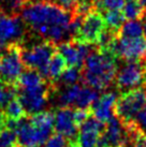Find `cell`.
<instances>
[{
  "mask_svg": "<svg viewBox=\"0 0 146 147\" xmlns=\"http://www.w3.org/2000/svg\"><path fill=\"white\" fill-rule=\"evenodd\" d=\"M81 81L98 91L107 89L115 81L117 58L98 46L87 56L81 69Z\"/></svg>",
  "mask_w": 146,
  "mask_h": 147,
  "instance_id": "obj_1",
  "label": "cell"
},
{
  "mask_svg": "<svg viewBox=\"0 0 146 147\" xmlns=\"http://www.w3.org/2000/svg\"><path fill=\"white\" fill-rule=\"evenodd\" d=\"M22 20L34 30L41 26H65L69 27L73 13L53 1L41 0L29 2L22 10Z\"/></svg>",
  "mask_w": 146,
  "mask_h": 147,
  "instance_id": "obj_2",
  "label": "cell"
},
{
  "mask_svg": "<svg viewBox=\"0 0 146 147\" xmlns=\"http://www.w3.org/2000/svg\"><path fill=\"white\" fill-rule=\"evenodd\" d=\"M146 104V89L138 87L119 94L115 105L114 115L124 125L135 121L140 111Z\"/></svg>",
  "mask_w": 146,
  "mask_h": 147,
  "instance_id": "obj_3",
  "label": "cell"
},
{
  "mask_svg": "<svg viewBox=\"0 0 146 147\" xmlns=\"http://www.w3.org/2000/svg\"><path fill=\"white\" fill-rule=\"evenodd\" d=\"M57 52V44L46 40L43 43L33 45L30 49H22V59L25 68L36 70L43 78H47L49 59Z\"/></svg>",
  "mask_w": 146,
  "mask_h": 147,
  "instance_id": "obj_4",
  "label": "cell"
},
{
  "mask_svg": "<svg viewBox=\"0 0 146 147\" xmlns=\"http://www.w3.org/2000/svg\"><path fill=\"white\" fill-rule=\"evenodd\" d=\"M109 53L122 61H145L146 38H120L118 37L110 46Z\"/></svg>",
  "mask_w": 146,
  "mask_h": 147,
  "instance_id": "obj_5",
  "label": "cell"
},
{
  "mask_svg": "<svg viewBox=\"0 0 146 147\" xmlns=\"http://www.w3.org/2000/svg\"><path fill=\"white\" fill-rule=\"evenodd\" d=\"M23 47L18 43L9 44L0 59V78L9 85H15L17 78L24 71V62L22 59Z\"/></svg>",
  "mask_w": 146,
  "mask_h": 147,
  "instance_id": "obj_6",
  "label": "cell"
},
{
  "mask_svg": "<svg viewBox=\"0 0 146 147\" xmlns=\"http://www.w3.org/2000/svg\"><path fill=\"white\" fill-rule=\"evenodd\" d=\"M145 78V61H124L122 68L117 70L114 83L119 94H122L143 85Z\"/></svg>",
  "mask_w": 146,
  "mask_h": 147,
  "instance_id": "obj_7",
  "label": "cell"
},
{
  "mask_svg": "<svg viewBox=\"0 0 146 147\" xmlns=\"http://www.w3.org/2000/svg\"><path fill=\"white\" fill-rule=\"evenodd\" d=\"M105 27V22L102 13L93 10L84 16L81 27L72 40L90 45H98L99 38Z\"/></svg>",
  "mask_w": 146,
  "mask_h": 147,
  "instance_id": "obj_8",
  "label": "cell"
},
{
  "mask_svg": "<svg viewBox=\"0 0 146 147\" xmlns=\"http://www.w3.org/2000/svg\"><path fill=\"white\" fill-rule=\"evenodd\" d=\"M55 88V85L51 83L47 84L45 82L42 85L36 86L30 89H17V94L22 105L24 106L26 113L34 114L36 112H40L45 106L49 96L51 94L52 89Z\"/></svg>",
  "mask_w": 146,
  "mask_h": 147,
  "instance_id": "obj_9",
  "label": "cell"
},
{
  "mask_svg": "<svg viewBox=\"0 0 146 147\" xmlns=\"http://www.w3.org/2000/svg\"><path fill=\"white\" fill-rule=\"evenodd\" d=\"M25 32L24 21L17 15L0 10V49L9 44L18 43Z\"/></svg>",
  "mask_w": 146,
  "mask_h": 147,
  "instance_id": "obj_10",
  "label": "cell"
},
{
  "mask_svg": "<svg viewBox=\"0 0 146 147\" xmlns=\"http://www.w3.org/2000/svg\"><path fill=\"white\" fill-rule=\"evenodd\" d=\"M17 136V145L20 147H34L40 146L49 140L51 134L38 130L29 118H22L17 121L15 129Z\"/></svg>",
  "mask_w": 146,
  "mask_h": 147,
  "instance_id": "obj_11",
  "label": "cell"
},
{
  "mask_svg": "<svg viewBox=\"0 0 146 147\" xmlns=\"http://www.w3.org/2000/svg\"><path fill=\"white\" fill-rule=\"evenodd\" d=\"M127 142V131L124 123L114 115L106 123L105 130L98 139L97 147H122Z\"/></svg>",
  "mask_w": 146,
  "mask_h": 147,
  "instance_id": "obj_12",
  "label": "cell"
},
{
  "mask_svg": "<svg viewBox=\"0 0 146 147\" xmlns=\"http://www.w3.org/2000/svg\"><path fill=\"white\" fill-rule=\"evenodd\" d=\"M73 112L74 110H72L71 107L65 106L59 109L55 114V130L57 133L64 135L68 140L76 139L78 133V126L74 121Z\"/></svg>",
  "mask_w": 146,
  "mask_h": 147,
  "instance_id": "obj_13",
  "label": "cell"
},
{
  "mask_svg": "<svg viewBox=\"0 0 146 147\" xmlns=\"http://www.w3.org/2000/svg\"><path fill=\"white\" fill-rule=\"evenodd\" d=\"M117 92H105L90 106L91 114L101 123H106L114 116V105L117 100Z\"/></svg>",
  "mask_w": 146,
  "mask_h": 147,
  "instance_id": "obj_14",
  "label": "cell"
},
{
  "mask_svg": "<svg viewBox=\"0 0 146 147\" xmlns=\"http://www.w3.org/2000/svg\"><path fill=\"white\" fill-rule=\"evenodd\" d=\"M57 52L60 53L67 61V65L69 67H77L82 69L83 62L80 57L78 49H77L76 42L74 40H68V41L61 42L57 46Z\"/></svg>",
  "mask_w": 146,
  "mask_h": 147,
  "instance_id": "obj_15",
  "label": "cell"
},
{
  "mask_svg": "<svg viewBox=\"0 0 146 147\" xmlns=\"http://www.w3.org/2000/svg\"><path fill=\"white\" fill-rule=\"evenodd\" d=\"M45 82V78H43L36 70L26 68V70L23 71L20 78H17L15 86L17 89H30L42 85Z\"/></svg>",
  "mask_w": 146,
  "mask_h": 147,
  "instance_id": "obj_16",
  "label": "cell"
},
{
  "mask_svg": "<svg viewBox=\"0 0 146 147\" xmlns=\"http://www.w3.org/2000/svg\"><path fill=\"white\" fill-rule=\"evenodd\" d=\"M29 120L38 130L51 134L54 128V123H55V114L49 111H45V112L40 111L31 115L29 117Z\"/></svg>",
  "mask_w": 146,
  "mask_h": 147,
  "instance_id": "obj_17",
  "label": "cell"
},
{
  "mask_svg": "<svg viewBox=\"0 0 146 147\" xmlns=\"http://www.w3.org/2000/svg\"><path fill=\"white\" fill-rule=\"evenodd\" d=\"M67 68L68 65L64 56L60 53L56 52L49 59L47 65V78L52 81H56L60 78V75L65 72Z\"/></svg>",
  "mask_w": 146,
  "mask_h": 147,
  "instance_id": "obj_18",
  "label": "cell"
},
{
  "mask_svg": "<svg viewBox=\"0 0 146 147\" xmlns=\"http://www.w3.org/2000/svg\"><path fill=\"white\" fill-rule=\"evenodd\" d=\"M122 14L128 21H142L144 17H146L141 0H125L122 7Z\"/></svg>",
  "mask_w": 146,
  "mask_h": 147,
  "instance_id": "obj_19",
  "label": "cell"
},
{
  "mask_svg": "<svg viewBox=\"0 0 146 147\" xmlns=\"http://www.w3.org/2000/svg\"><path fill=\"white\" fill-rule=\"evenodd\" d=\"M99 97L100 96L98 90L85 85V87H82L80 90L74 105L76 106V109H90V106L97 101Z\"/></svg>",
  "mask_w": 146,
  "mask_h": 147,
  "instance_id": "obj_20",
  "label": "cell"
},
{
  "mask_svg": "<svg viewBox=\"0 0 146 147\" xmlns=\"http://www.w3.org/2000/svg\"><path fill=\"white\" fill-rule=\"evenodd\" d=\"M144 32L142 22L139 20L125 22L118 31V37L120 38H138L142 37Z\"/></svg>",
  "mask_w": 146,
  "mask_h": 147,
  "instance_id": "obj_21",
  "label": "cell"
},
{
  "mask_svg": "<svg viewBox=\"0 0 146 147\" xmlns=\"http://www.w3.org/2000/svg\"><path fill=\"white\" fill-rule=\"evenodd\" d=\"M103 17H104L106 28L116 32L117 34L126 20L122 12H120V10H107V12L104 13Z\"/></svg>",
  "mask_w": 146,
  "mask_h": 147,
  "instance_id": "obj_22",
  "label": "cell"
},
{
  "mask_svg": "<svg viewBox=\"0 0 146 147\" xmlns=\"http://www.w3.org/2000/svg\"><path fill=\"white\" fill-rule=\"evenodd\" d=\"M3 114L8 119L20 120L26 116V111H25L24 106L22 105L20 99L15 97L4 105Z\"/></svg>",
  "mask_w": 146,
  "mask_h": 147,
  "instance_id": "obj_23",
  "label": "cell"
},
{
  "mask_svg": "<svg viewBox=\"0 0 146 147\" xmlns=\"http://www.w3.org/2000/svg\"><path fill=\"white\" fill-rule=\"evenodd\" d=\"M100 132L88 129H80L76 136V144L78 147H97Z\"/></svg>",
  "mask_w": 146,
  "mask_h": 147,
  "instance_id": "obj_24",
  "label": "cell"
},
{
  "mask_svg": "<svg viewBox=\"0 0 146 147\" xmlns=\"http://www.w3.org/2000/svg\"><path fill=\"white\" fill-rule=\"evenodd\" d=\"M81 88L82 87L78 84H73V85L67 86L65 89L59 94V103H60V105L62 107L74 105Z\"/></svg>",
  "mask_w": 146,
  "mask_h": 147,
  "instance_id": "obj_25",
  "label": "cell"
},
{
  "mask_svg": "<svg viewBox=\"0 0 146 147\" xmlns=\"http://www.w3.org/2000/svg\"><path fill=\"white\" fill-rule=\"evenodd\" d=\"M27 3L28 0H0V10L8 14L16 15L18 12H22Z\"/></svg>",
  "mask_w": 146,
  "mask_h": 147,
  "instance_id": "obj_26",
  "label": "cell"
},
{
  "mask_svg": "<svg viewBox=\"0 0 146 147\" xmlns=\"http://www.w3.org/2000/svg\"><path fill=\"white\" fill-rule=\"evenodd\" d=\"M17 88L15 85H9L0 78V106H4L7 103L15 98Z\"/></svg>",
  "mask_w": 146,
  "mask_h": 147,
  "instance_id": "obj_27",
  "label": "cell"
},
{
  "mask_svg": "<svg viewBox=\"0 0 146 147\" xmlns=\"http://www.w3.org/2000/svg\"><path fill=\"white\" fill-rule=\"evenodd\" d=\"M82 73H81V69L77 68V67H69L67 68L66 71L60 75V80L61 84H64L66 86H70L73 85V84H76L80 80H81Z\"/></svg>",
  "mask_w": 146,
  "mask_h": 147,
  "instance_id": "obj_28",
  "label": "cell"
},
{
  "mask_svg": "<svg viewBox=\"0 0 146 147\" xmlns=\"http://www.w3.org/2000/svg\"><path fill=\"white\" fill-rule=\"evenodd\" d=\"M17 136L16 132L10 128L4 127L0 131V147H16Z\"/></svg>",
  "mask_w": 146,
  "mask_h": 147,
  "instance_id": "obj_29",
  "label": "cell"
},
{
  "mask_svg": "<svg viewBox=\"0 0 146 147\" xmlns=\"http://www.w3.org/2000/svg\"><path fill=\"white\" fill-rule=\"evenodd\" d=\"M95 9L102 13L105 10H120L124 7L125 0H93Z\"/></svg>",
  "mask_w": 146,
  "mask_h": 147,
  "instance_id": "obj_30",
  "label": "cell"
},
{
  "mask_svg": "<svg viewBox=\"0 0 146 147\" xmlns=\"http://www.w3.org/2000/svg\"><path fill=\"white\" fill-rule=\"evenodd\" d=\"M69 146V140L65 138L64 135L56 133L51 135L49 140L44 143V147H68Z\"/></svg>",
  "mask_w": 146,
  "mask_h": 147,
  "instance_id": "obj_31",
  "label": "cell"
},
{
  "mask_svg": "<svg viewBox=\"0 0 146 147\" xmlns=\"http://www.w3.org/2000/svg\"><path fill=\"white\" fill-rule=\"evenodd\" d=\"M90 115H91L90 109H76V110H74V112H73L74 121L78 126V129H80V126L89 117Z\"/></svg>",
  "mask_w": 146,
  "mask_h": 147,
  "instance_id": "obj_32",
  "label": "cell"
},
{
  "mask_svg": "<svg viewBox=\"0 0 146 147\" xmlns=\"http://www.w3.org/2000/svg\"><path fill=\"white\" fill-rule=\"evenodd\" d=\"M80 1H82V0H53V2H56L57 4H59L62 8L67 9L71 12Z\"/></svg>",
  "mask_w": 146,
  "mask_h": 147,
  "instance_id": "obj_33",
  "label": "cell"
},
{
  "mask_svg": "<svg viewBox=\"0 0 146 147\" xmlns=\"http://www.w3.org/2000/svg\"><path fill=\"white\" fill-rule=\"evenodd\" d=\"M135 121L139 125V127L146 133V104L142 110L140 111V113L135 118Z\"/></svg>",
  "mask_w": 146,
  "mask_h": 147,
  "instance_id": "obj_34",
  "label": "cell"
},
{
  "mask_svg": "<svg viewBox=\"0 0 146 147\" xmlns=\"http://www.w3.org/2000/svg\"><path fill=\"white\" fill-rule=\"evenodd\" d=\"M5 120H7L5 115H4L2 112H0V131L5 127Z\"/></svg>",
  "mask_w": 146,
  "mask_h": 147,
  "instance_id": "obj_35",
  "label": "cell"
},
{
  "mask_svg": "<svg viewBox=\"0 0 146 147\" xmlns=\"http://www.w3.org/2000/svg\"><path fill=\"white\" fill-rule=\"evenodd\" d=\"M141 3H142L143 8H144V11H145V14H146V0H141Z\"/></svg>",
  "mask_w": 146,
  "mask_h": 147,
  "instance_id": "obj_36",
  "label": "cell"
},
{
  "mask_svg": "<svg viewBox=\"0 0 146 147\" xmlns=\"http://www.w3.org/2000/svg\"><path fill=\"white\" fill-rule=\"evenodd\" d=\"M143 87L146 89V78H145V81H144V83H143Z\"/></svg>",
  "mask_w": 146,
  "mask_h": 147,
  "instance_id": "obj_37",
  "label": "cell"
},
{
  "mask_svg": "<svg viewBox=\"0 0 146 147\" xmlns=\"http://www.w3.org/2000/svg\"><path fill=\"white\" fill-rule=\"evenodd\" d=\"M144 31H145V33H146V21H145V24H144Z\"/></svg>",
  "mask_w": 146,
  "mask_h": 147,
  "instance_id": "obj_38",
  "label": "cell"
},
{
  "mask_svg": "<svg viewBox=\"0 0 146 147\" xmlns=\"http://www.w3.org/2000/svg\"><path fill=\"white\" fill-rule=\"evenodd\" d=\"M0 59H1V54H0Z\"/></svg>",
  "mask_w": 146,
  "mask_h": 147,
  "instance_id": "obj_39",
  "label": "cell"
},
{
  "mask_svg": "<svg viewBox=\"0 0 146 147\" xmlns=\"http://www.w3.org/2000/svg\"><path fill=\"white\" fill-rule=\"evenodd\" d=\"M16 147H20V146H16ZM34 147H38V146H34Z\"/></svg>",
  "mask_w": 146,
  "mask_h": 147,
  "instance_id": "obj_40",
  "label": "cell"
},
{
  "mask_svg": "<svg viewBox=\"0 0 146 147\" xmlns=\"http://www.w3.org/2000/svg\"><path fill=\"white\" fill-rule=\"evenodd\" d=\"M145 65H146V60H145Z\"/></svg>",
  "mask_w": 146,
  "mask_h": 147,
  "instance_id": "obj_41",
  "label": "cell"
}]
</instances>
